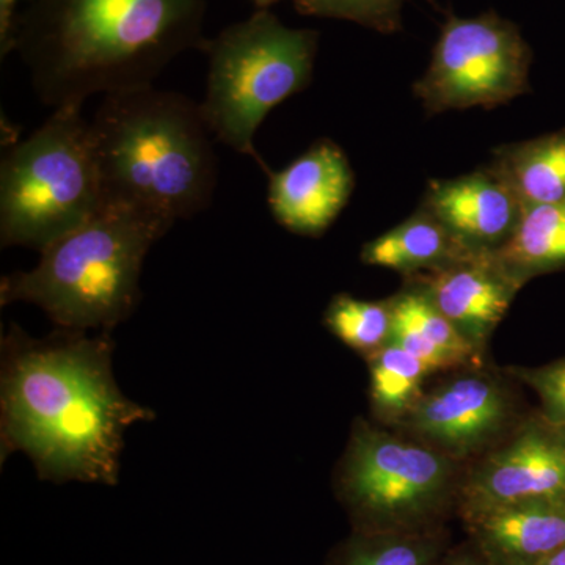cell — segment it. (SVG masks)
<instances>
[{"mask_svg":"<svg viewBox=\"0 0 565 565\" xmlns=\"http://www.w3.org/2000/svg\"><path fill=\"white\" fill-rule=\"evenodd\" d=\"M111 351L109 332L33 340L13 327L3 340L2 456L24 452L41 479L117 484L126 430L154 414L120 392Z\"/></svg>","mask_w":565,"mask_h":565,"instance_id":"cell-1","label":"cell"},{"mask_svg":"<svg viewBox=\"0 0 565 565\" xmlns=\"http://www.w3.org/2000/svg\"><path fill=\"white\" fill-rule=\"evenodd\" d=\"M206 0H32L13 47L46 106L152 87L189 50H204Z\"/></svg>","mask_w":565,"mask_h":565,"instance_id":"cell-2","label":"cell"},{"mask_svg":"<svg viewBox=\"0 0 565 565\" xmlns=\"http://www.w3.org/2000/svg\"><path fill=\"white\" fill-rule=\"evenodd\" d=\"M107 202L169 222L210 206L218 169L200 104L152 87L103 96L90 121Z\"/></svg>","mask_w":565,"mask_h":565,"instance_id":"cell-3","label":"cell"},{"mask_svg":"<svg viewBox=\"0 0 565 565\" xmlns=\"http://www.w3.org/2000/svg\"><path fill=\"white\" fill-rule=\"evenodd\" d=\"M173 223L117 202L41 252L32 270L7 275L0 303H33L58 329L110 332L136 310L140 274L152 245Z\"/></svg>","mask_w":565,"mask_h":565,"instance_id":"cell-4","label":"cell"},{"mask_svg":"<svg viewBox=\"0 0 565 565\" xmlns=\"http://www.w3.org/2000/svg\"><path fill=\"white\" fill-rule=\"evenodd\" d=\"M106 196L90 121L61 107L0 163V243L40 253L102 210Z\"/></svg>","mask_w":565,"mask_h":565,"instance_id":"cell-5","label":"cell"},{"mask_svg":"<svg viewBox=\"0 0 565 565\" xmlns=\"http://www.w3.org/2000/svg\"><path fill=\"white\" fill-rule=\"evenodd\" d=\"M318 33L291 29L269 10L230 25L207 40L206 93L200 103L214 139L270 169L255 147L264 118L305 90L313 76Z\"/></svg>","mask_w":565,"mask_h":565,"instance_id":"cell-6","label":"cell"},{"mask_svg":"<svg viewBox=\"0 0 565 565\" xmlns=\"http://www.w3.org/2000/svg\"><path fill=\"white\" fill-rule=\"evenodd\" d=\"M465 465L392 427L356 418L333 484L353 531L414 533L456 514Z\"/></svg>","mask_w":565,"mask_h":565,"instance_id":"cell-7","label":"cell"},{"mask_svg":"<svg viewBox=\"0 0 565 565\" xmlns=\"http://www.w3.org/2000/svg\"><path fill=\"white\" fill-rule=\"evenodd\" d=\"M530 65V46L511 21L497 13L449 17L414 93L430 115L494 109L531 90Z\"/></svg>","mask_w":565,"mask_h":565,"instance_id":"cell-8","label":"cell"},{"mask_svg":"<svg viewBox=\"0 0 565 565\" xmlns=\"http://www.w3.org/2000/svg\"><path fill=\"white\" fill-rule=\"evenodd\" d=\"M470 364L424 388L407 416L392 427L465 465L486 455L522 422L509 375Z\"/></svg>","mask_w":565,"mask_h":565,"instance_id":"cell-9","label":"cell"},{"mask_svg":"<svg viewBox=\"0 0 565 565\" xmlns=\"http://www.w3.org/2000/svg\"><path fill=\"white\" fill-rule=\"evenodd\" d=\"M533 500H565V429L541 411L465 467L456 514L465 522Z\"/></svg>","mask_w":565,"mask_h":565,"instance_id":"cell-10","label":"cell"},{"mask_svg":"<svg viewBox=\"0 0 565 565\" xmlns=\"http://www.w3.org/2000/svg\"><path fill=\"white\" fill-rule=\"evenodd\" d=\"M267 203L275 221L299 236L319 237L348 206L355 177L348 156L321 139L288 167L267 173Z\"/></svg>","mask_w":565,"mask_h":565,"instance_id":"cell-11","label":"cell"},{"mask_svg":"<svg viewBox=\"0 0 565 565\" xmlns=\"http://www.w3.org/2000/svg\"><path fill=\"white\" fill-rule=\"evenodd\" d=\"M422 207L471 253L504 247L523 212L511 182L492 162L462 177L430 181Z\"/></svg>","mask_w":565,"mask_h":565,"instance_id":"cell-12","label":"cell"},{"mask_svg":"<svg viewBox=\"0 0 565 565\" xmlns=\"http://www.w3.org/2000/svg\"><path fill=\"white\" fill-rule=\"evenodd\" d=\"M407 281L416 282L427 294L481 356L522 289L505 274L494 253H471L444 269Z\"/></svg>","mask_w":565,"mask_h":565,"instance_id":"cell-13","label":"cell"},{"mask_svg":"<svg viewBox=\"0 0 565 565\" xmlns=\"http://www.w3.org/2000/svg\"><path fill=\"white\" fill-rule=\"evenodd\" d=\"M463 525L468 541L490 565H539L565 546V500L503 505Z\"/></svg>","mask_w":565,"mask_h":565,"instance_id":"cell-14","label":"cell"},{"mask_svg":"<svg viewBox=\"0 0 565 565\" xmlns=\"http://www.w3.org/2000/svg\"><path fill=\"white\" fill-rule=\"evenodd\" d=\"M390 305L393 327L388 343L411 352L434 374L484 363L416 282L405 280L404 288L390 297Z\"/></svg>","mask_w":565,"mask_h":565,"instance_id":"cell-15","label":"cell"},{"mask_svg":"<svg viewBox=\"0 0 565 565\" xmlns=\"http://www.w3.org/2000/svg\"><path fill=\"white\" fill-rule=\"evenodd\" d=\"M467 255L471 252L449 233L444 223L419 206L399 225L364 244L360 259L366 266L394 270L407 280L444 269Z\"/></svg>","mask_w":565,"mask_h":565,"instance_id":"cell-16","label":"cell"},{"mask_svg":"<svg viewBox=\"0 0 565 565\" xmlns=\"http://www.w3.org/2000/svg\"><path fill=\"white\" fill-rule=\"evenodd\" d=\"M494 256L522 289L533 278L564 273L565 202L523 206L514 234Z\"/></svg>","mask_w":565,"mask_h":565,"instance_id":"cell-17","label":"cell"},{"mask_svg":"<svg viewBox=\"0 0 565 565\" xmlns=\"http://www.w3.org/2000/svg\"><path fill=\"white\" fill-rule=\"evenodd\" d=\"M523 206L565 202V129L493 150Z\"/></svg>","mask_w":565,"mask_h":565,"instance_id":"cell-18","label":"cell"},{"mask_svg":"<svg viewBox=\"0 0 565 565\" xmlns=\"http://www.w3.org/2000/svg\"><path fill=\"white\" fill-rule=\"evenodd\" d=\"M371 411L382 426H397L422 397L433 371L401 345L386 343L366 359Z\"/></svg>","mask_w":565,"mask_h":565,"instance_id":"cell-19","label":"cell"},{"mask_svg":"<svg viewBox=\"0 0 565 565\" xmlns=\"http://www.w3.org/2000/svg\"><path fill=\"white\" fill-rule=\"evenodd\" d=\"M448 550L445 527L414 533L353 531L327 565H438Z\"/></svg>","mask_w":565,"mask_h":565,"instance_id":"cell-20","label":"cell"},{"mask_svg":"<svg viewBox=\"0 0 565 565\" xmlns=\"http://www.w3.org/2000/svg\"><path fill=\"white\" fill-rule=\"evenodd\" d=\"M323 326L341 343L367 359L392 337V305L390 299L362 300L351 294H338L323 313Z\"/></svg>","mask_w":565,"mask_h":565,"instance_id":"cell-21","label":"cell"},{"mask_svg":"<svg viewBox=\"0 0 565 565\" xmlns=\"http://www.w3.org/2000/svg\"><path fill=\"white\" fill-rule=\"evenodd\" d=\"M404 0H296L299 13L307 17L352 21L381 33L401 29Z\"/></svg>","mask_w":565,"mask_h":565,"instance_id":"cell-22","label":"cell"},{"mask_svg":"<svg viewBox=\"0 0 565 565\" xmlns=\"http://www.w3.org/2000/svg\"><path fill=\"white\" fill-rule=\"evenodd\" d=\"M505 373L533 390L541 401L542 415L565 429V359L542 366H511Z\"/></svg>","mask_w":565,"mask_h":565,"instance_id":"cell-23","label":"cell"},{"mask_svg":"<svg viewBox=\"0 0 565 565\" xmlns=\"http://www.w3.org/2000/svg\"><path fill=\"white\" fill-rule=\"evenodd\" d=\"M21 2H32V0H0V52L2 58L11 52L13 47L14 24H17L18 6Z\"/></svg>","mask_w":565,"mask_h":565,"instance_id":"cell-24","label":"cell"},{"mask_svg":"<svg viewBox=\"0 0 565 565\" xmlns=\"http://www.w3.org/2000/svg\"><path fill=\"white\" fill-rule=\"evenodd\" d=\"M438 565H490L468 541L462 546L449 548Z\"/></svg>","mask_w":565,"mask_h":565,"instance_id":"cell-25","label":"cell"},{"mask_svg":"<svg viewBox=\"0 0 565 565\" xmlns=\"http://www.w3.org/2000/svg\"><path fill=\"white\" fill-rule=\"evenodd\" d=\"M539 565H565V546L546 557V559L542 561Z\"/></svg>","mask_w":565,"mask_h":565,"instance_id":"cell-26","label":"cell"},{"mask_svg":"<svg viewBox=\"0 0 565 565\" xmlns=\"http://www.w3.org/2000/svg\"><path fill=\"white\" fill-rule=\"evenodd\" d=\"M275 2H278V0H253V3H255L259 10H267L270 6H274Z\"/></svg>","mask_w":565,"mask_h":565,"instance_id":"cell-27","label":"cell"}]
</instances>
